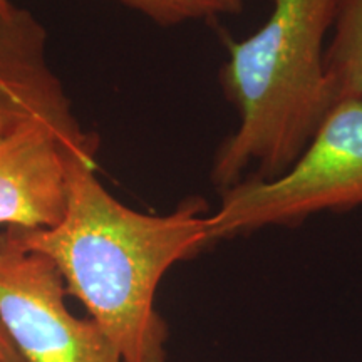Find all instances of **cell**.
Listing matches in <instances>:
<instances>
[{
    "instance_id": "1",
    "label": "cell",
    "mask_w": 362,
    "mask_h": 362,
    "mask_svg": "<svg viewBox=\"0 0 362 362\" xmlns=\"http://www.w3.org/2000/svg\"><path fill=\"white\" fill-rule=\"evenodd\" d=\"M94 170L96 161L69 156L62 220L52 228L6 233L56 264L67 292L86 305L123 362H166L158 285L175 264L211 245V214L202 198H188L168 215L141 214L117 202Z\"/></svg>"
},
{
    "instance_id": "2",
    "label": "cell",
    "mask_w": 362,
    "mask_h": 362,
    "mask_svg": "<svg viewBox=\"0 0 362 362\" xmlns=\"http://www.w3.org/2000/svg\"><path fill=\"white\" fill-rule=\"evenodd\" d=\"M341 0H274L270 17L250 37L228 44L221 69L226 98L240 124L221 143L211 166L220 192L242 181L279 178L304 153L327 116L324 40Z\"/></svg>"
},
{
    "instance_id": "3",
    "label": "cell",
    "mask_w": 362,
    "mask_h": 362,
    "mask_svg": "<svg viewBox=\"0 0 362 362\" xmlns=\"http://www.w3.org/2000/svg\"><path fill=\"white\" fill-rule=\"evenodd\" d=\"M362 206V99L337 104L279 178H245L221 192L210 243L270 226H297L324 211Z\"/></svg>"
},
{
    "instance_id": "4",
    "label": "cell",
    "mask_w": 362,
    "mask_h": 362,
    "mask_svg": "<svg viewBox=\"0 0 362 362\" xmlns=\"http://www.w3.org/2000/svg\"><path fill=\"white\" fill-rule=\"evenodd\" d=\"M56 264L0 233V322L25 362H123L93 319L72 315Z\"/></svg>"
},
{
    "instance_id": "5",
    "label": "cell",
    "mask_w": 362,
    "mask_h": 362,
    "mask_svg": "<svg viewBox=\"0 0 362 362\" xmlns=\"http://www.w3.org/2000/svg\"><path fill=\"white\" fill-rule=\"evenodd\" d=\"M96 139L34 121L0 133V225L52 228L67 202V160L94 161Z\"/></svg>"
},
{
    "instance_id": "6",
    "label": "cell",
    "mask_w": 362,
    "mask_h": 362,
    "mask_svg": "<svg viewBox=\"0 0 362 362\" xmlns=\"http://www.w3.org/2000/svg\"><path fill=\"white\" fill-rule=\"evenodd\" d=\"M42 121L83 133L45 59V30L27 8L0 11V133Z\"/></svg>"
},
{
    "instance_id": "7",
    "label": "cell",
    "mask_w": 362,
    "mask_h": 362,
    "mask_svg": "<svg viewBox=\"0 0 362 362\" xmlns=\"http://www.w3.org/2000/svg\"><path fill=\"white\" fill-rule=\"evenodd\" d=\"M324 54L327 115L337 104L362 99V0H341Z\"/></svg>"
},
{
    "instance_id": "8",
    "label": "cell",
    "mask_w": 362,
    "mask_h": 362,
    "mask_svg": "<svg viewBox=\"0 0 362 362\" xmlns=\"http://www.w3.org/2000/svg\"><path fill=\"white\" fill-rule=\"evenodd\" d=\"M141 12L160 25H176L187 21L235 16L243 12V0H116Z\"/></svg>"
},
{
    "instance_id": "9",
    "label": "cell",
    "mask_w": 362,
    "mask_h": 362,
    "mask_svg": "<svg viewBox=\"0 0 362 362\" xmlns=\"http://www.w3.org/2000/svg\"><path fill=\"white\" fill-rule=\"evenodd\" d=\"M0 362H25L0 322Z\"/></svg>"
},
{
    "instance_id": "10",
    "label": "cell",
    "mask_w": 362,
    "mask_h": 362,
    "mask_svg": "<svg viewBox=\"0 0 362 362\" xmlns=\"http://www.w3.org/2000/svg\"><path fill=\"white\" fill-rule=\"evenodd\" d=\"M13 4L11 0H0V11H8V8H12Z\"/></svg>"
}]
</instances>
